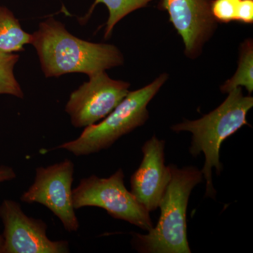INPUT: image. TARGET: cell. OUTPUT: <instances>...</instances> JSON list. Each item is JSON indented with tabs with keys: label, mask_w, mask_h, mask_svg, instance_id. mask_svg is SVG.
I'll return each mask as SVG.
<instances>
[{
	"label": "cell",
	"mask_w": 253,
	"mask_h": 253,
	"mask_svg": "<svg viewBox=\"0 0 253 253\" xmlns=\"http://www.w3.org/2000/svg\"><path fill=\"white\" fill-rule=\"evenodd\" d=\"M32 36L31 44L46 78L73 73L89 77L124 63L123 55L116 46L80 39L53 18L42 22Z\"/></svg>",
	"instance_id": "6da1fadb"
},
{
	"label": "cell",
	"mask_w": 253,
	"mask_h": 253,
	"mask_svg": "<svg viewBox=\"0 0 253 253\" xmlns=\"http://www.w3.org/2000/svg\"><path fill=\"white\" fill-rule=\"evenodd\" d=\"M229 96L222 104L196 121L184 120L174 125L171 129L174 132L189 131L192 134L189 153L196 157L204 154L205 163L201 169L206 181V197L215 198L212 184V169L220 174L223 166L219 159L221 144L228 137L235 134L244 126H250L247 114L253 106V98L244 96L242 87L239 86L228 93Z\"/></svg>",
	"instance_id": "7a4b0ae2"
},
{
	"label": "cell",
	"mask_w": 253,
	"mask_h": 253,
	"mask_svg": "<svg viewBox=\"0 0 253 253\" xmlns=\"http://www.w3.org/2000/svg\"><path fill=\"white\" fill-rule=\"evenodd\" d=\"M171 179L158 207L161 215L147 234H133L131 244L141 253H191L187 239L186 212L191 191L202 182V172L194 166L169 165Z\"/></svg>",
	"instance_id": "3957f363"
},
{
	"label": "cell",
	"mask_w": 253,
	"mask_h": 253,
	"mask_svg": "<svg viewBox=\"0 0 253 253\" xmlns=\"http://www.w3.org/2000/svg\"><path fill=\"white\" fill-rule=\"evenodd\" d=\"M168 78L164 73L144 87L129 91L102 121L84 127L77 139L63 143L55 149L66 150L78 157L109 149L120 138L144 126L149 118L147 106Z\"/></svg>",
	"instance_id": "277c9868"
},
{
	"label": "cell",
	"mask_w": 253,
	"mask_h": 253,
	"mask_svg": "<svg viewBox=\"0 0 253 253\" xmlns=\"http://www.w3.org/2000/svg\"><path fill=\"white\" fill-rule=\"evenodd\" d=\"M124 177L121 168L109 177L91 175L83 178L73 189L75 209L101 208L115 219L127 221L149 231L154 227L150 212L126 189Z\"/></svg>",
	"instance_id": "5b68a950"
},
{
	"label": "cell",
	"mask_w": 253,
	"mask_h": 253,
	"mask_svg": "<svg viewBox=\"0 0 253 253\" xmlns=\"http://www.w3.org/2000/svg\"><path fill=\"white\" fill-rule=\"evenodd\" d=\"M74 171V163L69 159L48 167L37 168L34 181L21 197L22 202L45 206L68 232H76L80 228L73 206Z\"/></svg>",
	"instance_id": "8992f818"
},
{
	"label": "cell",
	"mask_w": 253,
	"mask_h": 253,
	"mask_svg": "<svg viewBox=\"0 0 253 253\" xmlns=\"http://www.w3.org/2000/svg\"><path fill=\"white\" fill-rule=\"evenodd\" d=\"M69 96L65 111L75 127H86L106 118L129 93V83L116 81L106 71L89 76Z\"/></svg>",
	"instance_id": "52a82bcc"
},
{
	"label": "cell",
	"mask_w": 253,
	"mask_h": 253,
	"mask_svg": "<svg viewBox=\"0 0 253 253\" xmlns=\"http://www.w3.org/2000/svg\"><path fill=\"white\" fill-rule=\"evenodd\" d=\"M0 219L4 225L2 253L70 252L68 241L50 239L46 223L28 217L13 200L5 199L0 205Z\"/></svg>",
	"instance_id": "ba28073f"
},
{
	"label": "cell",
	"mask_w": 253,
	"mask_h": 253,
	"mask_svg": "<svg viewBox=\"0 0 253 253\" xmlns=\"http://www.w3.org/2000/svg\"><path fill=\"white\" fill-rule=\"evenodd\" d=\"M212 0H161L158 8L168 11L169 21L184 42L186 56L195 59L217 28Z\"/></svg>",
	"instance_id": "9c48e42d"
},
{
	"label": "cell",
	"mask_w": 253,
	"mask_h": 253,
	"mask_svg": "<svg viewBox=\"0 0 253 253\" xmlns=\"http://www.w3.org/2000/svg\"><path fill=\"white\" fill-rule=\"evenodd\" d=\"M166 141L156 136L142 146L140 166L131 176L130 192L148 212L156 211L171 179L169 166L165 165Z\"/></svg>",
	"instance_id": "30bf717a"
},
{
	"label": "cell",
	"mask_w": 253,
	"mask_h": 253,
	"mask_svg": "<svg viewBox=\"0 0 253 253\" xmlns=\"http://www.w3.org/2000/svg\"><path fill=\"white\" fill-rule=\"evenodd\" d=\"M32 39V35L23 30L12 11L5 6H0V51H25L24 46L31 44Z\"/></svg>",
	"instance_id": "8fae6325"
},
{
	"label": "cell",
	"mask_w": 253,
	"mask_h": 253,
	"mask_svg": "<svg viewBox=\"0 0 253 253\" xmlns=\"http://www.w3.org/2000/svg\"><path fill=\"white\" fill-rule=\"evenodd\" d=\"M239 86H244L249 94L253 91V42L252 39H248L240 47L239 66L232 78L226 81L221 86L224 94L230 92Z\"/></svg>",
	"instance_id": "7c38bea8"
},
{
	"label": "cell",
	"mask_w": 253,
	"mask_h": 253,
	"mask_svg": "<svg viewBox=\"0 0 253 253\" xmlns=\"http://www.w3.org/2000/svg\"><path fill=\"white\" fill-rule=\"evenodd\" d=\"M152 1L153 0H95L87 14L84 17L82 18L81 23H86L92 14L95 6L99 3H103L106 5L109 12L104 34L105 39H108L111 37L116 25L123 18L135 10L145 7Z\"/></svg>",
	"instance_id": "4fadbf2b"
},
{
	"label": "cell",
	"mask_w": 253,
	"mask_h": 253,
	"mask_svg": "<svg viewBox=\"0 0 253 253\" xmlns=\"http://www.w3.org/2000/svg\"><path fill=\"white\" fill-rule=\"evenodd\" d=\"M18 60V54L0 51V94H9L23 99L24 94L14 73Z\"/></svg>",
	"instance_id": "5bb4252c"
},
{
	"label": "cell",
	"mask_w": 253,
	"mask_h": 253,
	"mask_svg": "<svg viewBox=\"0 0 253 253\" xmlns=\"http://www.w3.org/2000/svg\"><path fill=\"white\" fill-rule=\"evenodd\" d=\"M241 0H212L211 11L217 22L237 21Z\"/></svg>",
	"instance_id": "9a60e30c"
},
{
	"label": "cell",
	"mask_w": 253,
	"mask_h": 253,
	"mask_svg": "<svg viewBox=\"0 0 253 253\" xmlns=\"http://www.w3.org/2000/svg\"><path fill=\"white\" fill-rule=\"evenodd\" d=\"M237 21L245 24H253V0H241Z\"/></svg>",
	"instance_id": "2e32d148"
},
{
	"label": "cell",
	"mask_w": 253,
	"mask_h": 253,
	"mask_svg": "<svg viewBox=\"0 0 253 253\" xmlns=\"http://www.w3.org/2000/svg\"><path fill=\"white\" fill-rule=\"evenodd\" d=\"M14 169L9 166H0V184L5 181H11L16 178Z\"/></svg>",
	"instance_id": "e0dca14e"
},
{
	"label": "cell",
	"mask_w": 253,
	"mask_h": 253,
	"mask_svg": "<svg viewBox=\"0 0 253 253\" xmlns=\"http://www.w3.org/2000/svg\"><path fill=\"white\" fill-rule=\"evenodd\" d=\"M3 244H4V239L2 235L0 234V253H2Z\"/></svg>",
	"instance_id": "ac0fdd59"
}]
</instances>
